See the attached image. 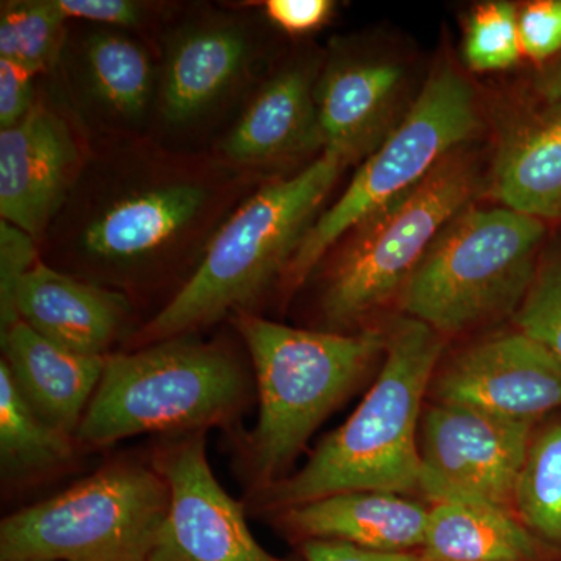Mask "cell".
<instances>
[{"label": "cell", "instance_id": "cell-1", "mask_svg": "<svg viewBox=\"0 0 561 561\" xmlns=\"http://www.w3.org/2000/svg\"><path fill=\"white\" fill-rule=\"evenodd\" d=\"M443 345V335L423 321H394L386 332L382 370L356 412L297 474L253 494L254 505L280 512L350 491L419 489L421 401Z\"/></svg>", "mask_w": 561, "mask_h": 561}, {"label": "cell", "instance_id": "cell-2", "mask_svg": "<svg viewBox=\"0 0 561 561\" xmlns=\"http://www.w3.org/2000/svg\"><path fill=\"white\" fill-rule=\"evenodd\" d=\"M234 324L256 375L260 416L242 445L253 494L286 478L317 427L356 389L379 354L386 332L295 330L245 311Z\"/></svg>", "mask_w": 561, "mask_h": 561}, {"label": "cell", "instance_id": "cell-3", "mask_svg": "<svg viewBox=\"0 0 561 561\" xmlns=\"http://www.w3.org/2000/svg\"><path fill=\"white\" fill-rule=\"evenodd\" d=\"M346 164L341 154L323 150L298 175L253 195L217 232L183 289L140 331V342L171 341L232 309L243 311L289 267Z\"/></svg>", "mask_w": 561, "mask_h": 561}, {"label": "cell", "instance_id": "cell-4", "mask_svg": "<svg viewBox=\"0 0 561 561\" xmlns=\"http://www.w3.org/2000/svg\"><path fill=\"white\" fill-rule=\"evenodd\" d=\"M250 382L230 351L183 337L108 356L77 445L99 449L136 435L231 426L249 404Z\"/></svg>", "mask_w": 561, "mask_h": 561}, {"label": "cell", "instance_id": "cell-5", "mask_svg": "<svg viewBox=\"0 0 561 561\" xmlns=\"http://www.w3.org/2000/svg\"><path fill=\"white\" fill-rule=\"evenodd\" d=\"M545 220L505 206L468 205L437 236L401 291V308L438 334H456L522 306Z\"/></svg>", "mask_w": 561, "mask_h": 561}, {"label": "cell", "instance_id": "cell-6", "mask_svg": "<svg viewBox=\"0 0 561 561\" xmlns=\"http://www.w3.org/2000/svg\"><path fill=\"white\" fill-rule=\"evenodd\" d=\"M164 478L114 461L0 524V561H147L169 511Z\"/></svg>", "mask_w": 561, "mask_h": 561}, {"label": "cell", "instance_id": "cell-7", "mask_svg": "<svg viewBox=\"0 0 561 561\" xmlns=\"http://www.w3.org/2000/svg\"><path fill=\"white\" fill-rule=\"evenodd\" d=\"M479 128L474 91L449 66L434 70L408 114L360 165L348 187L305 236L284 283L297 289L324 254L376 210L419 186Z\"/></svg>", "mask_w": 561, "mask_h": 561}, {"label": "cell", "instance_id": "cell-8", "mask_svg": "<svg viewBox=\"0 0 561 561\" xmlns=\"http://www.w3.org/2000/svg\"><path fill=\"white\" fill-rule=\"evenodd\" d=\"M476 186L474 164L457 149L419 186L357 225L324 287L328 323L348 327L401 295L443 228L470 205Z\"/></svg>", "mask_w": 561, "mask_h": 561}, {"label": "cell", "instance_id": "cell-9", "mask_svg": "<svg viewBox=\"0 0 561 561\" xmlns=\"http://www.w3.org/2000/svg\"><path fill=\"white\" fill-rule=\"evenodd\" d=\"M531 423L440 404L427 411L420 440V483L431 500L502 505L515 496L530 448Z\"/></svg>", "mask_w": 561, "mask_h": 561}, {"label": "cell", "instance_id": "cell-10", "mask_svg": "<svg viewBox=\"0 0 561 561\" xmlns=\"http://www.w3.org/2000/svg\"><path fill=\"white\" fill-rule=\"evenodd\" d=\"M151 465L171 500L147 561H286L262 548L243 505L217 481L205 432L172 435L158 446Z\"/></svg>", "mask_w": 561, "mask_h": 561}, {"label": "cell", "instance_id": "cell-11", "mask_svg": "<svg viewBox=\"0 0 561 561\" xmlns=\"http://www.w3.org/2000/svg\"><path fill=\"white\" fill-rule=\"evenodd\" d=\"M435 393L445 404L534 423L561 408V360L523 332L500 335L457 356Z\"/></svg>", "mask_w": 561, "mask_h": 561}, {"label": "cell", "instance_id": "cell-12", "mask_svg": "<svg viewBox=\"0 0 561 561\" xmlns=\"http://www.w3.org/2000/svg\"><path fill=\"white\" fill-rule=\"evenodd\" d=\"M79 151L60 117L44 106L0 131V216L38 238L60 206Z\"/></svg>", "mask_w": 561, "mask_h": 561}, {"label": "cell", "instance_id": "cell-13", "mask_svg": "<svg viewBox=\"0 0 561 561\" xmlns=\"http://www.w3.org/2000/svg\"><path fill=\"white\" fill-rule=\"evenodd\" d=\"M14 311L55 345L81 356L106 357L127 317L128 302L116 291L36 262L18 286Z\"/></svg>", "mask_w": 561, "mask_h": 561}, {"label": "cell", "instance_id": "cell-14", "mask_svg": "<svg viewBox=\"0 0 561 561\" xmlns=\"http://www.w3.org/2000/svg\"><path fill=\"white\" fill-rule=\"evenodd\" d=\"M404 70L391 61L346 62L328 72L316 99L319 142L346 161L371 154L393 131Z\"/></svg>", "mask_w": 561, "mask_h": 561}, {"label": "cell", "instance_id": "cell-15", "mask_svg": "<svg viewBox=\"0 0 561 561\" xmlns=\"http://www.w3.org/2000/svg\"><path fill=\"white\" fill-rule=\"evenodd\" d=\"M2 350L14 386L33 411L76 437L108 356H81L61 348L22 320L2 330Z\"/></svg>", "mask_w": 561, "mask_h": 561}, {"label": "cell", "instance_id": "cell-16", "mask_svg": "<svg viewBox=\"0 0 561 561\" xmlns=\"http://www.w3.org/2000/svg\"><path fill=\"white\" fill-rule=\"evenodd\" d=\"M306 540L348 542L365 551L405 553L423 548L430 511L386 491H350L276 512Z\"/></svg>", "mask_w": 561, "mask_h": 561}, {"label": "cell", "instance_id": "cell-17", "mask_svg": "<svg viewBox=\"0 0 561 561\" xmlns=\"http://www.w3.org/2000/svg\"><path fill=\"white\" fill-rule=\"evenodd\" d=\"M491 192L505 208L561 219V101L523 117L502 135Z\"/></svg>", "mask_w": 561, "mask_h": 561}, {"label": "cell", "instance_id": "cell-18", "mask_svg": "<svg viewBox=\"0 0 561 561\" xmlns=\"http://www.w3.org/2000/svg\"><path fill=\"white\" fill-rule=\"evenodd\" d=\"M319 142L309 73L291 69L273 79L225 142L231 160L260 162ZM320 144V142H319Z\"/></svg>", "mask_w": 561, "mask_h": 561}, {"label": "cell", "instance_id": "cell-19", "mask_svg": "<svg viewBox=\"0 0 561 561\" xmlns=\"http://www.w3.org/2000/svg\"><path fill=\"white\" fill-rule=\"evenodd\" d=\"M537 542L502 505L437 502L430 512L421 561H531Z\"/></svg>", "mask_w": 561, "mask_h": 561}, {"label": "cell", "instance_id": "cell-20", "mask_svg": "<svg viewBox=\"0 0 561 561\" xmlns=\"http://www.w3.org/2000/svg\"><path fill=\"white\" fill-rule=\"evenodd\" d=\"M205 191L176 184L117 203L84 232V247L105 260H131L158 249L186 227L205 202Z\"/></svg>", "mask_w": 561, "mask_h": 561}, {"label": "cell", "instance_id": "cell-21", "mask_svg": "<svg viewBox=\"0 0 561 561\" xmlns=\"http://www.w3.org/2000/svg\"><path fill=\"white\" fill-rule=\"evenodd\" d=\"M245 55V38L231 28L187 36L173 51L165 73L168 119L186 122L202 113L238 76Z\"/></svg>", "mask_w": 561, "mask_h": 561}, {"label": "cell", "instance_id": "cell-22", "mask_svg": "<svg viewBox=\"0 0 561 561\" xmlns=\"http://www.w3.org/2000/svg\"><path fill=\"white\" fill-rule=\"evenodd\" d=\"M76 437L55 430L33 411L0 360V468L3 481L27 482L68 467Z\"/></svg>", "mask_w": 561, "mask_h": 561}, {"label": "cell", "instance_id": "cell-23", "mask_svg": "<svg viewBox=\"0 0 561 561\" xmlns=\"http://www.w3.org/2000/svg\"><path fill=\"white\" fill-rule=\"evenodd\" d=\"M513 501L527 529L561 545V421L530 443Z\"/></svg>", "mask_w": 561, "mask_h": 561}, {"label": "cell", "instance_id": "cell-24", "mask_svg": "<svg viewBox=\"0 0 561 561\" xmlns=\"http://www.w3.org/2000/svg\"><path fill=\"white\" fill-rule=\"evenodd\" d=\"M88 66L95 91L111 108L136 116L150 92V62L131 41L114 35L94 36L88 44Z\"/></svg>", "mask_w": 561, "mask_h": 561}, {"label": "cell", "instance_id": "cell-25", "mask_svg": "<svg viewBox=\"0 0 561 561\" xmlns=\"http://www.w3.org/2000/svg\"><path fill=\"white\" fill-rule=\"evenodd\" d=\"M68 18L49 2L10 3L0 18V60L38 73L54 61Z\"/></svg>", "mask_w": 561, "mask_h": 561}, {"label": "cell", "instance_id": "cell-26", "mask_svg": "<svg viewBox=\"0 0 561 561\" xmlns=\"http://www.w3.org/2000/svg\"><path fill=\"white\" fill-rule=\"evenodd\" d=\"M523 55L518 10L508 2L482 3L465 33L463 57L478 72L511 69Z\"/></svg>", "mask_w": 561, "mask_h": 561}, {"label": "cell", "instance_id": "cell-27", "mask_svg": "<svg viewBox=\"0 0 561 561\" xmlns=\"http://www.w3.org/2000/svg\"><path fill=\"white\" fill-rule=\"evenodd\" d=\"M519 332L561 360V251L538 264L529 290L516 312Z\"/></svg>", "mask_w": 561, "mask_h": 561}, {"label": "cell", "instance_id": "cell-28", "mask_svg": "<svg viewBox=\"0 0 561 561\" xmlns=\"http://www.w3.org/2000/svg\"><path fill=\"white\" fill-rule=\"evenodd\" d=\"M32 236L0 220V323L2 330L18 321L14 297L21 279L36 265Z\"/></svg>", "mask_w": 561, "mask_h": 561}, {"label": "cell", "instance_id": "cell-29", "mask_svg": "<svg viewBox=\"0 0 561 561\" xmlns=\"http://www.w3.org/2000/svg\"><path fill=\"white\" fill-rule=\"evenodd\" d=\"M523 54L552 61L561 54V0H535L518 11Z\"/></svg>", "mask_w": 561, "mask_h": 561}, {"label": "cell", "instance_id": "cell-30", "mask_svg": "<svg viewBox=\"0 0 561 561\" xmlns=\"http://www.w3.org/2000/svg\"><path fill=\"white\" fill-rule=\"evenodd\" d=\"M33 76L31 70L14 62L0 60V128L20 124L33 106Z\"/></svg>", "mask_w": 561, "mask_h": 561}, {"label": "cell", "instance_id": "cell-31", "mask_svg": "<svg viewBox=\"0 0 561 561\" xmlns=\"http://www.w3.org/2000/svg\"><path fill=\"white\" fill-rule=\"evenodd\" d=\"M334 3L330 0H268L265 11L272 22L291 35L317 31L330 20Z\"/></svg>", "mask_w": 561, "mask_h": 561}, {"label": "cell", "instance_id": "cell-32", "mask_svg": "<svg viewBox=\"0 0 561 561\" xmlns=\"http://www.w3.org/2000/svg\"><path fill=\"white\" fill-rule=\"evenodd\" d=\"M58 9L66 18L103 22L110 25H136L140 10L128 0H57Z\"/></svg>", "mask_w": 561, "mask_h": 561}, {"label": "cell", "instance_id": "cell-33", "mask_svg": "<svg viewBox=\"0 0 561 561\" xmlns=\"http://www.w3.org/2000/svg\"><path fill=\"white\" fill-rule=\"evenodd\" d=\"M306 561H421L412 552L382 553L365 551L348 542L332 540H306L302 545Z\"/></svg>", "mask_w": 561, "mask_h": 561}, {"label": "cell", "instance_id": "cell-34", "mask_svg": "<svg viewBox=\"0 0 561 561\" xmlns=\"http://www.w3.org/2000/svg\"><path fill=\"white\" fill-rule=\"evenodd\" d=\"M535 90L546 103L561 101V54L548 62L535 80Z\"/></svg>", "mask_w": 561, "mask_h": 561}]
</instances>
